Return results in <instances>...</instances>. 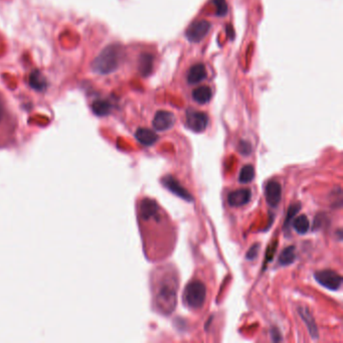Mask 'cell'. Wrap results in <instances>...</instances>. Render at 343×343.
<instances>
[{"instance_id":"obj_25","label":"cell","mask_w":343,"mask_h":343,"mask_svg":"<svg viewBox=\"0 0 343 343\" xmlns=\"http://www.w3.org/2000/svg\"><path fill=\"white\" fill-rule=\"evenodd\" d=\"M259 249H260V245L259 244H256V245H254L253 247H251L249 249V251H248V253H247V259L248 260H255L256 258H257V256H258V253H259Z\"/></svg>"},{"instance_id":"obj_15","label":"cell","mask_w":343,"mask_h":343,"mask_svg":"<svg viewBox=\"0 0 343 343\" xmlns=\"http://www.w3.org/2000/svg\"><path fill=\"white\" fill-rule=\"evenodd\" d=\"M139 72L143 77H147L152 73L153 57L150 54H142L139 58Z\"/></svg>"},{"instance_id":"obj_8","label":"cell","mask_w":343,"mask_h":343,"mask_svg":"<svg viewBox=\"0 0 343 343\" xmlns=\"http://www.w3.org/2000/svg\"><path fill=\"white\" fill-rule=\"evenodd\" d=\"M162 185L167 189H169L172 193H174L175 195L179 196L180 198L185 199L187 201H192L193 200L192 195L184 187H181L179 182L174 177H172L170 175L164 176L162 178Z\"/></svg>"},{"instance_id":"obj_16","label":"cell","mask_w":343,"mask_h":343,"mask_svg":"<svg viewBox=\"0 0 343 343\" xmlns=\"http://www.w3.org/2000/svg\"><path fill=\"white\" fill-rule=\"evenodd\" d=\"M30 85L36 91H43L47 89L48 83L39 71L34 70L30 76Z\"/></svg>"},{"instance_id":"obj_22","label":"cell","mask_w":343,"mask_h":343,"mask_svg":"<svg viewBox=\"0 0 343 343\" xmlns=\"http://www.w3.org/2000/svg\"><path fill=\"white\" fill-rule=\"evenodd\" d=\"M301 209V205L300 203H295V204H292L290 205V208L287 212V217H286V220H285V225H288L291 220L295 218V216L298 214V212L300 211Z\"/></svg>"},{"instance_id":"obj_17","label":"cell","mask_w":343,"mask_h":343,"mask_svg":"<svg viewBox=\"0 0 343 343\" xmlns=\"http://www.w3.org/2000/svg\"><path fill=\"white\" fill-rule=\"evenodd\" d=\"M293 227L294 230L300 235L306 234L309 231L310 221L305 215H301L293 219Z\"/></svg>"},{"instance_id":"obj_7","label":"cell","mask_w":343,"mask_h":343,"mask_svg":"<svg viewBox=\"0 0 343 343\" xmlns=\"http://www.w3.org/2000/svg\"><path fill=\"white\" fill-rule=\"evenodd\" d=\"M175 123V117L172 113L168 111H158L153 119L152 125L157 131H166L173 127Z\"/></svg>"},{"instance_id":"obj_20","label":"cell","mask_w":343,"mask_h":343,"mask_svg":"<svg viewBox=\"0 0 343 343\" xmlns=\"http://www.w3.org/2000/svg\"><path fill=\"white\" fill-rule=\"evenodd\" d=\"M254 177H255L254 166L250 164H247L241 169L239 181L241 182V184H249V182H250L254 179Z\"/></svg>"},{"instance_id":"obj_23","label":"cell","mask_w":343,"mask_h":343,"mask_svg":"<svg viewBox=\"0 0 343 343\" xmlns=\"http://www.w3.org/2000/svg\"><path fill=\"white\" fill-rule=\"evenodd\" d=\"M216 6V13L218 16H224L227 13V4L225 0H213Z\"/></svg>"},{"instance_id":"obj_13","label":"cell","mask_w":343,"mask_h":343,"mask_svg":"<svg viewBox=\"0 0 343 343\" xmlns=\"http://www.w3.org/2000/svg\"><path fill=\"white\" fill-rule=\"evenodd\" d=\"M135 136L136 139L144 146H151L158 140V136L152 130L146 128H140L137 130Z\"/></svg>"},{"instance_id":"obj_2","label":"cell","mask_w":343,"mask_h":343,"mask_svg":"<svg viewBox=\"0 0 343 343\" xmlns=\"http://www.w3.org/2000/svg\"><path fill=\"white\" fill-rule=\"evenodd\" d=\"M177 287L174 280L165 279L158 286L156 294V303L160 312L163 314H170L175 306L177 300Z\"/></svg>"},{"instance_id":"obj_9","label":"cell","mask_w":343,"mask_h":343,"mask_svg":"<svg viewBox=\"0 0 343 343\" xmlns=\"http://www.w3.org/2000/svg\"><path fill=\"white\" fill-rule=\"evenodd\" d=\"M282 197V187L278 181L272 180L266 187V199L272 208H276L280 203Z\"/></svg>"},{"instance_id":"obj_1","label":"cell","mask_w":343,"mask_h":343,"mask_svg":"<svg viewBox=\"0 0 343 343\" xmlns=\"http://www.w3.org/2000/svg\"><path fill=\"white\" fill-rule=\"evenodd\" d=\"M123 58V49L120 44L108 45L95 58L91 64L92 71L99 75H109L118 70Z\"/></svg>"},{"instance_id":"obj_14","label":"cell","mask_w":343,"mask_h":343,"mask_svg":"<svg viewBox=\"0 0 343 343\" xmlns=\"http://www.w3.org/2000/svg\"><path fill=\"white\" fill-rule=\"evenodd\" d=\"M213 97V92L210 87L201 86L196 88L192 92L193 100L198 104H207L211 101Z\"/></svg>"},{"instance_id":"obj_24","label":"cell","mask_w":343,"mask_h":343,"mask_svg":"<svg viewBox=\"0 0 343 343\" xmlns=\"http://www.w3.org/2000/svg\"><path fill=\"white\" fill-rule=\"evenodd\" d=\"M7 109H6V105L5 102L3 100V98H1L0 96V125H1L5 119L7 118Z\"/></svg>"},{"instance_id":"obj_19","label":"cell","mask_w":343,"mask_h":343,"mask_svg":"<svg viewBox=\"0 0 343 343\" xmlns=\"http://www.w3.org/2000/svg\"><path fill=\"white\" fill-rule=\"evenodd\" d=\"M295 247L294 246H290L286 249H283V251L281 253L280 257H279V264L281 266H288L291 265L295 259H296V253H295Z\"/></svg>"},{"instance_id":"obj_11","label":"cell","mask_w":343,"mask_h":343,"mask_svg":"<svg viewBox=\"0 0 343 343\" xmlns=\"http://www.w3.org/2000/svg\"><path fill=\"white\" fill-rule=\"evenodd\" d=\"M140 216L144 220L151 218H158L159 207L155 200L151 198H144L140 204Z\"/></svg>"},{"instance_id":"obj_5","label":"cell","mask_w":343,"mask_h":343,"mask_svg":"<svg viewBox=\"0 0 343 343\" xmlns=\"http://www.w3.org/2000/svg\"><path fill=\"white\" fill-rule=\"evenodd\" d=\"M187 124L193 132L200 133L207 129L209 125V117L203 112L188 109L187 112Z\"/></svg>"},{"instance_id":"obj_6","label":"cell","mask_w":343,"mask_h":343,"mask_svg":"<svg viewBox=\"0 0 343 343\" xmlns=\"http://www.w3.org/2000/svg\"><path fill=\"white\" fill-rule=\"evenodd\" d=\"M210 30L211 24L208 20H196L188 27L186 31V35L189 41L198 42L209 33Z\"/></svg>"},{"instance_id":"obj_10","label":"cell","mask_w":343,"mask_h":343,"mask_svg":"<svg viewBox=\"0 0 343 343\" xmlns=\"http://www.w3.org/2000/svg\"><path fill=\"white\" fill-rule=\"evenodd\" d=\"M251 198V191L249 188H243L238 189L235 191H232L227 195V201L231 207H243L249 202Z\"/></svg>"},{"instance_id":"obj_12","label":"cell","mask_w":343,"mask_h":343,"mask_svg":"<svg viewBox=\"0 0 343 343\" xmlns=\"http://www.w3.org/2000/svg\"><path fill=\"white\" fill-rule=\"evenodd\" d=\"M207 78V71L201 63H196L192 65L187 73V82L189 84H198Z\"/></svg>"},{"instance_id":"obj_18","label":"cell","mask_w":343,"mask_h":343,"mask_svg":"<svg viewBox=\"0 0 343 343\" xmlns=\"http://www.w3.org/2000/svg\"><path fill=\"white\" fill-rule=\"evenodd\" d=\"M299 313L302 317V319L305 321L307 327H308V330H309V333L311 334V336L313 338H317L318 336V330H317V327H316V324L314 322V320L311 316V314L308 312V310L306 308H300L299 309Z\"/></svg>"},{"instance_id":"obj_21","label":"cell","mask_w":343,"mask_h":343,"mask_svg":"<svg viewBox=\"0 0 343 343\" xmlns=\"http://www.w3.org/2000/svg\"><path fill=\"white\" fill-rule=\"evenodd\" d=\"M92 109L95 112L96 115H98V116H105V115H108V114L110 113L111 105L107 101L99 100V101H96V102L93 103Z\"/></svg>"},{"instance_id":"obj_4","label":"cell","mask_w":343,"mask_h":343,"mask_svg":"<svg viewBox=\"0 0 343 343\" xmlns=\"http://www.w3.org/2000/svg\"><path fill=\"white\" fill-rule=\"evenodd\" d=\"M315 279L320 285L332 291L338 290L342 285V277L332 270H323L315 273Z\"/></svg>"},{"instance_id":"obj_3","label":"cell","mask_w":343,"mask_h":343,"mask_svg":"<svg viewBox=\"0 0 343 343\" xmlns=\"http://www.w3.org/2000/svg\"><path fill=\"white\" fill-rule=\"evenodd\" d=\"M207 298V287L200 281L190 282L185 290L187 304L192 309L200 308Z\"/></svg>"},{"instance_id":"obj_26","label":"cell","mask_w":343,"mask_h":343,"mask_svg":"<svg viewBox=\"0 0 343 343\" xmlns=\"http://www.w3.org/2000/svg\"><path fill=\"white\" fill-rule=\"evenodd\" d=\"M239 151L244 155H249L251 152V145L247 141H241L239 145Z\"/></svg>"}]
</instances>
